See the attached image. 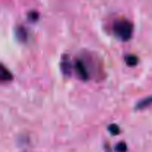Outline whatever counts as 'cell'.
I'll list each match as a JSON object with an SVG mask.
<instances>
[{"mask_svg":"<svg viewBox=\"0 0 152 152\" xmlns=\"http://www.w3.org/2000/svg\"><path fill=\"white\" fill-rule=\"evenodd\" d=\"M134 31L132 22L126 19H119L115 21L113 25V34L122 41L127 42L131 39Z\"/></svg>","mask_w":152,"mask_h":152,"instance_id":"obj_1","label":"cell"},{"mask_svg":"<svg viewBox=\"0 0 152 152\" xmlns=\"http://www.w3.org/2000/svg\"><path fill=\"white\" fill-rule=\"evenodd\" d=\"M75 68L77 76L80 80L83 81H87L89 80V72L84 63L81 60H79V59L76 60V62H75Z\"/></svg>","mask_w":152,"mask_h":152,"instance_id":"obj_2","label":"cell"},{"mask_svg":"<svg viewBox=\"0 0 152 152\" xmlns=\"http://www.w3.org/2000/svg\"><path fill=\"white\" fill-rule=\"evenodd\" d=\"M15 36L21 42H25L28 40V31L23 26H17L15 28Z\"/></svg>","mask_w":152,"mask_h":152,"instance_id":"obj_3","label":"cell"},{"mask_svg":"<svg viewBox=\"0 0 152 152\" xmlns=\"http://www.w3.org/2000/svg\"><path fill=\"white\" fill-rule=\"evenodd\" d=\"M13 79L11 72L4 65L0 63V82H10Z\"/></svg>","mask_w":152,"mask_h":152,"instance_id":"obj_4","label":"cell"},{"mask_svg":"<svg viewBox=\"0 0 152 152\" xmlns=\"http://www.w3.org/2000/svg\"><path fill=\"white\" fill-rule=\"evenodd\" d=\"M152 105V96H148V97L145 98V99H142L139 102H137V105H136V108L137 110H142L144 108H148L150 105Z\"/></svg>","mask_w":152,"mask_h":152,"instance_id":"obj_5","label":"cell"},{"mask_svg":"<svg viewBox=\"0 0 152 152\" xmlns=\"http://www.w3.org/2000/svg\"><path fill=\"white\" fill-rule=\"evenodd\" d=\"M125 61L128 66L134 67L138 64L139 59L135 55L128 54L125 56Z\"/></svg>","mask_w":152,"mask_h":152,"instance_id":"obj_6","label":"cell"},{"mask_svg":"<svg viewBox=\"0 0 152 152\" xmlns=\"http://www.w3.org/2000/svg\"><path fill=\"white\" fill-rule=\"evenodd\" d=\"M109 132L112 135H118L120 133V129L119 126L116 124H111L108 126L107 128Z\"/></svg>","mask_w":152,"mask_h":152,"instance_id":"obj_7","label":"cell"},{"mask_svg":"<svg viewBox=\"0 0 152 152\" xmlns=\"http://www.w3.org/2000/svg\"><path fill=\"white\" fill-rule=\"evenodd\" d=\"M115 150L118 151H125L127 150V145L125 142H121L116 145Z\"/></svg>","mask_w":152,"mask_h":152,"instance_id":"obj_8","label":"cell"},{"mask_svg":"<svg viewBox=\"0 0 152 152\" xmlns=\"http://www.w3.org/2000/svg\"><path fill=\"white\" fill-rule=\"evenodd\" d=\"M28 18L32 21H36L38 19V14L36 12H31L28 14Z\"/></svg>","mask_w":152,"mask_h":152,"instance_id":"obj_9","label":"cell"}]
</instances>
